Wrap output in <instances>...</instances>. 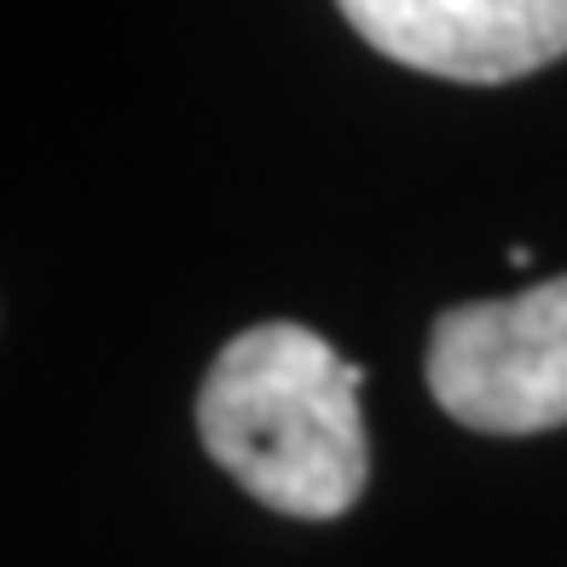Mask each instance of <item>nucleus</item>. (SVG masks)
I'll list each match as a JSON object with an SVG mask.
<instances>
[{
    "mask_svg": "<svg viewBox=\"0 0 567 567\" xmlns=\"http://www.w3.org/2000/svg\"><path fill=\"white\" fill-rule=\"evenodd\" d=\"M377 53L446 82H515L567 53V0H337Z\"/></svg>",
    "mask_w": 567,
    "mask_h": 567,
    "instance_id": "7ed1b4c3",
    "label": "nucleus"
},
{
    "mask_svg": "<svg viewBox=\"0 0 567 567\" xmlns=\"http://www.w3.org/2000/svg\"><path fill=\"white\" fill-rule=\"evenodd\" d=\"M365 365L301 324H255L231 337L203 377L197 434L209 457L278 515L330 522L365 493Z\"/></svg>",
    "mask_w": 567,
    "mask_h": 567,
    "instance_id": "f257e3e1",
    "label": "nucleus"
},
{
    "mask_svg": "<svg viewBox=\"0 0 567 567\" xmlns=\"http://www.w3.org/2000/svg\"><path fill=\"white\" fill-rule=\"evenodd\" d=\"M429 394L463 429L538 434L567 423V278L463 301L434 319Z\"/></svg>",
    "mask_w": 567,
    "mask_h": 567,
    "instance_id": "f03ea898",
    "label": "nucleus"
}]
</instances>
